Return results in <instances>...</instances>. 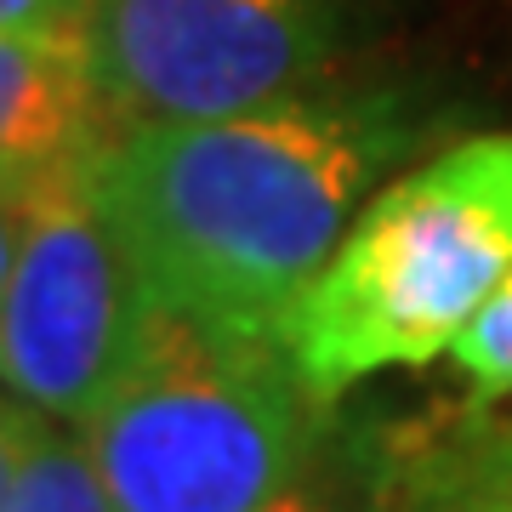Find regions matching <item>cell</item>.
<instances>
[{"mask_svg": "<svg viewBox=\"0 0 512 512\" xmlns=\"http://www.w3.org/2000/svg\"><path fill=\"white\" fill-rule=\"evenodd\" d=\"M35 183H40V177H12V171H0V296H6L12 262H18V245H23V222H29Z\"/></svg>", "mask_w": 512, "mask_h": 512, "instance_id": "obj_12", "label": "cell"}, {"mask_svg": "<svg viewBox=\"0 0 512 512\" xmlns=\"http://www.w3.org/2000/svg\"><path fill=\"white\" fill-rule=\"evenodd\" d=\"M416 143L399 92H308L239 120L114 131L86 171L154 308L279 336Z\"/></svg>", "mask_w": 512, "mask_h": 512, "instance_id": "obj_1", "label": "cell"}, {"mask_svg": "<svg viewBox=\"0 0 512 512\" xmlns=\"http://www.w3.org/2000/svg\"><path fill=\"white\" fill-rule=\"evenodd\" d=\"M86 0H0V35H74Z\"/></svg>", "mask_w": 512, "mask_h": 512, "instance_id": "obj_11", "label": "cell"}, {"mask_svg": "<svg viewBox=\"0 0 512 512\" xmlns=\"http://www.w3.org/2000/svg\"><path fill=\"white\" fill-rule=\"evenodd\" d=\"M6 512H114L109 484L97 473L92 444H86L80 427H63V421L35 410Z\"/></svg>", "mask_w": 512, "mask_h": 512, "instance_id": "obj_8", "label": "cell"}, {"mask_svg": "<svg viewBox=\"0 0 512 512\" xmlns=\"http://www.w3.org/2000/svg\"><path fill=\"white\" fill-rule=\"evenodd\" d=\"M336 0H86L74 46L109 131L205 126L319 92Z\"/></svg>", "mask_w": 512, "mask_h": 512, "instance_id": "obj_4", "label": "cell"}, {"mask_svg": "<svg viewBox=\"0 0 512 512\" xmlns=\"http://www.w3.org/2000/svg\"><path fill=\"white\" fill-rule=\"evenodd\" d=\"M109 137L74 35H0V171L46 177Z\"/></svg>", "mask_w": 512, "mask_h": 512, "instance_id": "obj_7", "label": "cell"}, {"mask_svg": "<svg viewBox=\"0 0 512 512\" xmlns=\"http://www.w3.org/2000/svg\"><path fill=\"white\" fill-rule=\"evenodd\" d=\"M86 165H57L35 183L0 296V387L63 427L97 416L154 313Z\"/></svg>", "mask_w": 512, "mask_h": 512, "instance_id": "obj_5", "label": "cell"}, {"mask_svg": "<svg viewBox=\"0 0 512 512\" xmlns=\"http://www.w3.org/2000/svg\"><path fill=\"white\" fill-rule=\"evenodd\" d=\"M35 427V410L0 387V512H6V495H12V478H18V456H23V439Z\"/></svg>", "mask_w": 512, "mask_h": 512, "instance_id": "obj_13", "label": "cell"}, {"mask_svg": "<svg viewBox=\"0 0 512 512\" xmlns=\"http://www.w3.org/2000/svg\"><path fill=\"white\" fill-rule=\"evenodd\" d=\"M512 274V137H467L365 200L279 342L319 404L382 370H416Z\"/></svg>", "mask_w": 512, "mask_h": 512, "instance_id": "obj_2", "label": "cell"}, {"mask_svg": "<svg viewBox=\"0 0 512 512\" xmlns=\"http://www.w3.org/2000/svg\"><path fill=\"white\" fill-rule=\"evenodd\" d=\"M319 410L279 336L154 308L80 433L114 512H256L325 444Z\"/></svg>", "mask_w": 512, "mask_h": 512, "instance_id": "obj_3", "label": "cell"}, {"mask_svg": "<svg viewBox=\"0 0 512 512\" xmlns=\"http://www.w3.org/2000/svg\"><path fill=\"white\" fill-rule=\"evenodd\" d=\"M370 461H376V450L342 461V450L325 439L308 467L256 512H370Z\"/></svg>", "mask_w": 512, "mask_h": 512, "instance_id": "obj_9", "label": "cell"}, {"mask_svg": "<svg viewBox=\"0 0 512 512\" xmlns=\"http://www.w3.org/2000/svg\"><path fill=\"white\" fill-rule=\"evenodd\" d=\"M370 512H512V416L473 404L376 444Z\"/></svg>", "mask_w": 512, "mask_h": 512, "instance_id": "obj_6", "label": "cell"}, {"mask_svg": "<svg viewBox=\"0 0 512 512\" xmlns=\"http://www.w3.org/2000/svg\"><path fill=\"white\" fill-rule=\"evenodd\" d=\"M456 365L461 376L478 387V404L512 399V274L501 279V291L478 308V319L456 336Z\"/></svg>", "mask_w": 512, "mask_h": 512, "instance_id": "obj_10", "label": "cell"}]
</instances>
